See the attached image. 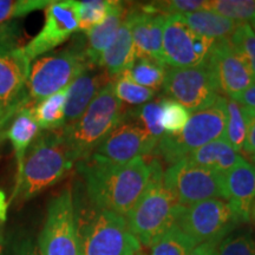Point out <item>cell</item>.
Instances as JSON below:
<instances>
[{
    "mask_svg": "<svg viewBox=\"0 0 255 255\" xmlns=\"http://www.w3.org/2000/svg\"><path fill=\"white\" fill-rule=\"evenodd\" d=\"M208 1L203 0H169V1H155L148 4L154 11L163 14L164 17L169 15H183L191 12L202 11L207 8Z\"/></svg>",
    "mask_w": 255,
    "mask_h": 255,
    "instance_id": "36",
    "label": "cell"
},
{
    "mask_svg": "<svg viewBox=\"0 0 255 255\" xmlns=\"http://www.w3.org/2000/svg\"><path fill=\"white\" fill-rule=\"evenodd\" d=\"M127 18L130 21L137 58H150L163 63L164 15L154 11L149 5H143L128 9Z\"/></svg>",
    "mask_w": 255,
    "mask_h": 255,
    "instance_id": "17",
    "label": "cell"
},
{
    "mask_svg": "<svg viewBox=\"0 0 255 255\" xmlns=\"http://www.w3.org/2000/svg\"><path fill=\"white\" fill-rule=\"evenodd\" d=\"M250 25L252 26V28H253V31H254V33H255V20L253 21V23H251Z\"/></svg>",
    "mask_w": 255,
    "mask_h": 255,
    "instance_id": "44",
    "label": "cell"
},
{
    "mask_svg": "<svg viewBox=\"0 0 255 255\" xmlns=\"http://www.w3.org/2000/svg\"><path fill=\"white\" fill-rule=\"evenodd\" d=\"M214 40L197 36L187 26L181 15L165 17L163 63L169 68L186 69L200 65L207 59Z\"/></svg>",
    "mask_w": 255,
    "mask_h": 255,
    "instance_id": "14",
    "label": "cell"
},
{
    "mask_svg": "<svg viewBox=\"0 0 255 255\" xmlns=\"http://www.w3.org/2000/svg\"><path fill=\"white\" fill-rule=\"evenodd\" d=\"M163 182L178 206H191L210 199L226 201L225 175L201 168L187 157L165 169Z\"/></svg>",
    "mask_w": 255,
    "mask_h": 255,
    "instance_id": "10",
    "label": "cell"
},
{
    "mask_svg": "<svg viewBox=\"0 0 255 255\" xmlns=\"http://www.w3.org/2000/svg\"><path fill=\"white\" fill-rule=\"evenodd\" d=\"M124 113L126 110L115 95L111 81L98 92L76 122L65 124L60 129L76 163L94 154L101 143L121 123Z\"/></svg>",
    "mask_w": 255,
    "mask_h": 255,
    "instance_id": "3",
    "label": "cell"
},
{
    "mask_svg": "<svg viewBox=\"0 0 255 255\" xmlns=\"http://www.w3.org/2000/svg\"><path fill=\"white\" fill-rule=\"evenodd\" d=\"M181 17L194 33L214 41L231 38L239 25L237 21L225 18L210 9L191 12Z\"/></svg>",
    "mask_w": 255,
    "mask_h": 255,
    "instance_id": "24",
    "label": "cell"
},
{
    "mask_svg": "<svg viewBox=\"0 0 255 255\" xmlns=\"http://www.w3.org/2000/svg\"><path fill=\"white\" fill-rule=\"evenodd\" d=\"M220 242H205L200 244L191 251L189 255H216Z\"/></svg>",
    "mask_w": 255,
    "mask_h": 255,
    "instance_id": "41",
    "label": "cell"
},
{
    "mask_svg": "<svg viewBox=\"0 0 255 255\" xmlns=\"http://www.w3.org/2000/svg\"><path fill=\"white\" fill-rule=\"evenodd\" d=\"M76 159L62 132H40L25 156L21 176L15 182L13 199L30 200L59 182L75 165Z\"/></svg>",
    "mask_w": 255,
    "mask_h": 255,
    "instance_id": "2",
    "label": "cell"
},
{
    "mask_svg": "<svg viewBox=\"0 0 255 255\" xmlns=\"http://www.w3.org/2000/svg\"><path fill=\"white\" fill-rule=\"evenodd\" d=\"M175 223L200 245L221 242L240 222L227 201L210 199L191 206H178Z\"/></svg>",
    "mask_w": 255,
    "mask_h": 255,
    "instance_id": "11",
    "label": "cell"
},
{
    "mask_svg": "<svg viewBox=\"0 0 255 255\" xmlns=\"http://www.w3.org/2000/svg\"><path fill=\"white\" fill-rule=\"evenodd\" d=\"M110 77L100 66H91L68 88L65 105V124L76 122L108 83Z\"/></svg>",
    "mask_w": 255,
    "mask_h": 255,
    "instance_id": "19",
    "label": "cell"
},
{
    "mask_svg": "<svg viewBox=\"0 0 255 255\" xmlns=\"http://www.w3.org/2000/svg\"><path fill=\"white\" fill-rule=\"evenodd\" d=\"M76 218L83 255L141 254V244L130 232L126 216L94 207Z\"/></svg>",
    "mask_w": 255,
    "mask_h": 255,
    "instance_id": "5",
    "label": "cell"
},
{
    "mask_svg": "<svg viewBox=\"0 0 255 255\" xmlns=\"http://www.w3.org/2000/svg\"><path fill=\"white\" fill-rule=\"evenodd\" d=\"M77 168L91 205L122 216L142 196L151 174L150 162L143 157L120 164L92 154L77 162Z\"/></svg>",
    "mask_w": 255,
    "mask_h": 255,
    "instance_id": "1",
    "label": "cell"
},
{
    "mask_svg": "<svg viewBox=\"0 0 255 255\" xmlns=\"http://www.w3.org/2000/svg\"><path fill=\"white\" fill-rule=\"evenodd\" d=\"M139 255H141V254H139Z\"/></svg>",
    "mask_w": 255,
    "mask_h": 255,
    "instance_id": "46",
    "label": "cell"
},
{
    "mask_svg": "<svg viewBox=\"0 0 255 255\" xmlns=\"http://www.w3.org/2000/svg\"><path fill=\"white\" fill-rule=\"evenodd\" d=\"M242 113L246 121V139L241 152L251 157L255 154V109L242 107Z\"/></svg>",
    "mask_w": 255,
    "mask_h": 255,
    "instance_id": "38",
    "label": "cell"
},
{
    "mask_svg": "<svg viewBox=\"0 0 255 255\" xmlns=\"http://www.w3.org/2000/svg\"><path fill=\"white\" fill-rule=\"evenodd\" d=\"M232 44L250 66L255 78V33L247 23H239L231 37Z\"/></svg>",
    "mask_w": 255,
    "mask_h": 255,
    "instance_id": "35",
    "label": "cell"
},
{
    "mask_svg": "<svg viewBox=\"0 0 255 255\" xmlns=\"http://www.w3.org/2000/svg\"><path fill=\"white\" fill-rule=\"evenodd\" d=\"M68 88L37 102L32 108L34 120L40 130L55 131L65 126V105Z\"/></svg>",
    "mask_w": 255,
    "mask_h": 255,
    "instance_id": "25",
    "label": "cell"
},
{
    "mask_svg": "<svg viewBox=\"0 0 255 255\" xmlns=\"http://www.w3.org/2000/svg\"><path fill=\"white\" fill-rule=\"evenodd\" d=\"M165 73V64L150 58H137L131 68L122 75L137 85L156 91L163 85Z\"/></svg>",
    "mask_w": 255,
    "mask_h": 255,
    "instance_id": "27",
    "label": "cell"
},
{
    "mask_svg": "<svg viewBox=\"0 0 255 255\" xmlns=\"http://www.w3.org/2000/svg\"><path fill=\"white\" fill-rule=\"evenodd\" d=\"M156 145L157 142L128 110L121 123L101 143L94 154L114 163L122 164L151 154Z\"/></svg>",
    "mask_w": 255,
    "mask_h": 255,
    "instance_id": "15",
    "label": "cell"
},
{
    "mask_svg": "<svg viewBox=\"0 0 255 255\" xmlns=\"http://www.w3.org/2000/svg\"><path fill=\"white\" fill-rule=\"evenodd\" d=\"M162 88L190 114L209 109L220 97L214 72L207 59L194 68L167 69Z\"/></svg>",
    "mask_w": 255,
    "mask_h": 255,
    "instance_id": "12",
    "label": "cell"
},
{
    "mask_svg": "<svg viewBox=\"0 0 255 255\" xmlns=\"http://www.w3.org/2000/svg\"><path fill=\"white\" fill-rule=\"evenodd\" d=\"M113 5L111 0H85L79 1V28L78 31L87 33L101 25L109 14Z\"/></svg>",
    "mask_w": 255,
    "mask_h": 255,
    "instance_id": "32",
    "label": "cell"
},
{
    "mask_svg": "<svg viewBox=\"0 0 255 255\" xmlns=\"http://www.w3.org/2000/svg\"><path fill=\"white\" fill-rule=\"evenodd\" d=\"M31 62L18 43L17 27H0V128L24 103Z\"/></svg>",
    "mask_w": 255,
    "mask_h": 255,
    "instance_id": "8",
    "label": "cell"
},
{
    "mask_svg": "<svg viewBox=\"0 0 255 255\" xmlns=\"http://www.w3.org/2000/svg\"><path fill=\"white\" fill-rule=\"evenodd\" d=\"M158 102L161 107V123L164 133L167 135L180 133L190 120L191 115L189 111L171 98H162Z\"/></svg>",
    "mask_w": 255,
    "mask_h": 255,
    "instance_id": "30",
    "label": "cell"
},
{
    "mask_svg": "<svg viewBox=\"0 0 255 255\" xmlns=\"http://www.w3.org/2000/svg\"><path fill=\"white\" fill-rule=\"evenodd\" d=\"M136 59L130 21L126 15L113 43L102 53L98 66L107 72L110 79H114L131 68Z\"/></svg>",
    "mask_w": 255,
    "mask_h": 255,
    "instance_id": "20",
    "label": "cell"
},
{
    "mask_svg": "<svg viewBox=\"0 0 255 255\" xmlns=\"http://www.w3.org/2000/svg\"><path fill=\"white\" fill-rule=\"evenodd\" d=\"M130 114L138 121V123L144 128L145 131L158 143L162 136L164 135L163 127L161 123L159 102H149L135 110H130Z\"/></svg>",
    "mask_w": 255,
    "mask_h": 255,
    "instance_id": "34",
    "label": "cell"
},
{
    "mask_svg": "<svg viewBox=\"0 0 255 255\" xmlns=\"http://www.w3.org/2000/svg\"><path fill=\"white\" fill-rule=\"evenodd\" d=\"M207 60L212 66L220 94L237 100L255 82L250 66L232 44L231 38L215 40Z\"/></svg>",
    "mask_w": 255,
    "mask_h": 255,
    "instance_id": "16",
    "label": "cell"
},
{
    "mask_svg": "<svg viewBox=\"0 0 255 255\" xmlns=\"http://www.w3.org/2000/svg\"><path fill=\"white\" fill-rule=\"evenodd\" d=\"M191 163L226 175L241 161L242 156L223 138L215 139L187 156Z\"/></svg>",
    "mask_w": 255,
    "mask_h": 255,
    "instance_id": "23",
    "label": "cell"
},
{
    "mask_svg": "<svg viewBox=\"0 0 255 255\" xmlns=\"http://www.w3.org/2000/svg\"><path fill=\"white\" fill-rule=\"evenodd\" d=\"M79 28V1H51L45 8V20L41 30L25 44L23 50L32 63L65 43Z\"/></svg>",
    "mask_w": 255,
    "mask_h": 255,
    "instance_id": "13",
    "label": "cell"
},
{
    "mask_svg": "<svg viewBox=\"0 0 255 255\" xmlns=\"http://www.w3.org/2000/svg\"><path fill=\"white\" fill-rule=\"evenodd\" d=\"M197 246L195 241L175 223L149 246L150 255H189Z\"/></svg>",
    "mask_w": 255,
    "mask_h": 255,
    "instance_id": "26",
    "label": "cell"
},
{
    "mask_svg": "<svg viewBox=\"0 0 255 255\" xmlns=\"http://www.w3.org/2000/svg\"><path fill=\"white\" fill-rule=\"evenodd\" d=\"M114 91L121 103L129 105H141L149 103L156 96V91L151 89H146L141 85L129 81L126 76L121 75L113 81Z\"/></svg>",
    "mask_w": 255,
    "mask_h": 255,
    "instance_id": "31",
    "label": "cell"
},
{
    "mask_svg": "<svg viewBox=\"0 0 255 255\" xmlns=\"http://www.w3.org/2000/svg\"><path fill=\"white\" fill-rule=\"evenodd\" d=\"M40 133V129L34 120L32 108H21L14 115V119L12 120L11 126L8 128L7 138L13 146V152L17 163V177L15 182L21 176L23 165L25 161V156L34 139Z\"/></svg>",
    "mask_w": 255,
    "mask_h": 255,
    "instance_id": "22",
    "label": "cell"
},
{
    "mask_svg": "<svg viewBox=\"0 0 255 255\" xmlns=\"http://www.w3.org/2000/svg\"><path fill=\"white\" fill-rule=\"evenodd\" d=\"M251 216H252V218H253L254 222H255V201H254L253 206H252V209H251Z\"/></svg>",
    "mask_w": 255,
    "mask_h": 255,
    "instance_id": "43",
    "label": "cell"
},
{
    "mask_svg": "<svg viewBox=\"0 0 255 255\" xmlns=\"http://www.w3.org/2000/svg\"><path fill=\"white\" fill-rule=\"evenodd\" d=\"M127 12L122 1H113L109 14L103 23L85 33V55L91 65L98 66L102 53L113 43L126 19Z\"/></svg>",
    "mask_w": 255,
    "mask_h": 255,
    "instance_id": "21",
    "label": "cell"
},
{
    "mask_svg": "<svg viewBox=\"0 0 255 255\" xmlns=\"http://www.w3.org/2000/svg\"><path fill=\"white\" fill-rule=\"evenodd\" d=\"M37 247L40 255H83L75 203L69 188L50 201Z\"/></svg>",
    "mask_w": 255,
    "mask_h": 255,
    "instance_id": "9",
    "label": "cell"
},
{
    "mask_svg": "<svg viewBox=\"0 0 255 255\" xmlns=\"http://www.w3.org/2000/svg\"><path fill=\"white\" fill-rule=\"evenodd\" d=\"M239 104H241L242 107L251 108V109H255V82L247 89L246 91H244L239 97L235 100Z\"/></svg>",
    "mask_w": 255,
    "mask_h": 255,
    "instance_id": "40",
    "label": "cell"
},
{
    "mask_svg": "<svg viewBox=\"0 0 255 255\" xmlns=\"http://www.w3.org/2000/svg\"><path fill=\"white\" fill-rule=\"evenodd\" d=\"M237 23H253L255 20V0H213L207 8Z\"/></svg>",
    "mask_w": 255,
    "mask_h": 255,
    "instance_id": "29",
    "label": "cell"
},
{
    "mask_svg": "<svg viewBox=\"0 0 255 255\" xmlns=\"http://www.w3.org/2000/svg\"><path fill=\"white\" fill-rule=\"evenodd\" d=\"M50 0H0V27L8 25L17 18L46 8Z\"/></svg>",
    "mask_w": 255,
    "mask_h": 255,
    "instance_id": "33",
    "label": "cell"
},
{
    "mask_svg": "<svg viewBox=\"0 0 255 255\" xmlns=\"http://www.w3.org/2000/svg\"><path fill=\"white\" fill-rule=\"evenodd\" d=\"M216 255H255V240L251 234H237L225 238Z\"/></svg>",
    "mask_w": 255,
    "mask_h": 255,
    "instance_id": "37",
    "label": "cell"
},
{
    "mask_svg": "<svg viewBox=\"0 0 255 255\" xmlns=\"http://www.w3.org/2000/svg\"><path fill=\"white\" fill-rule=\"evenodd\" d=\"M251 158H252V161H253V163H255V154L252 155Z\"/></svg>",
    "mask_w": 255,
    "mask_h": 255,
    "instance_id": "45",
    "label": "cell"
},
{
    "mask_svg": "<svg viewBox=\"0 0 255 255\" xmlns=\"http://www.w3.org/2000/svg\"><path fill=\"white\" fill-rule=\"evenodd\" d=\"M226 201L239 222H248L255 201V165L242 158L225 175Z\"/></svg>",
    "mask_w": 255,
    "mask_h": 255,
    "instance_id": "18",
    "label": "cell"
},
{
    "mask_svg": "<svg viewBox=\"0 0 255 255\" xmlns=\"http://www.w3.org/2000/svg\"><path fill=\"white\" fill-rule=\"evenodd\" d=\"M226 126V97L220 96L209 109L193 114L180 133H164L154 149V154L174 164L201 146L222 138Z\"/></svg>",
    "mask_w": 255,
    "mask_h": 255,
    "instance_id": "7",
    "label": "cell"
},
{
    "mask_svg": "<svg viewBox=\"0 0 255 255\" xmlns=\"http://www.w3.org/2000/svg\"><path fill=\"white\" fill-rule=\"evenodd\" d=\"M9 203L6 200L5 193L0 189V222L6 221L7 218V209H8Z\"/></svg>",
    "mask_w": 255,
    "mask_h": 255,
    "instance_id": "42",
    "label": "cell"
},
{
    "mask_svg": "<svg viewBox=\"0 0 255 255\" xmlns=\"http://www.w3.org/2000/svg\"><path fill=\"white\" fill-rule=\"evenodd\" d=\"M91 66L95 65H91L85 55V41H76L68 49L41 56L31 63L26 87L28 97L39 102L57 94L69 88Z\"/></svg>",
    "mask_w": 255,
    "mask_h": 255,
    "instance_id": "6",
    "label": "cell"
},
{
    "mask_svg": "<svg viewBox=\"0 0 255 255\" xmlns=\"http://www.w3.org/2000/svg\"><path fill=\"white\" fill-rule=\"evenodd\" d=\"M222 138L239 154L242 151L246 139V121L242 105L229 98H226V126Z\"/></svg>",
    "mask_w": 255,
    "mask_h": 255,
    "instance_id": "28",
    "label": "cell"
},
{
    "mask_svg": "<svg viewBox=\"0 0 255 255\" xmlns=\"http://www.w3.org/2000/svg\"><path fill=\"white\" fill-rule=\"evenodd\" d=\"M151 174L145 190L128 213L130 232L141 246L149 247L159 235L175 225L178 205L163 182V169L157 158L150 161Z\"/></svg>",
    "mask_w": 255,
    "mask_h": 255,
    "instance_id": "4",
    "label": "cell"
},
{
    "mask_svg": "<svg viewBox=\"0 0 255 255\" xmlns=\"http://www.w3.org/2000/svg\"><path fill=\"white\" fill-rule=\"evenodd\" d=\"M11 255H40L37 245L31 239H24L14 247Z\"/></svg>",
    "mask_w": 255,
    "mask_h": 255,
    "instance_id": "39",
    "label": "cell"
}]
</instances>
